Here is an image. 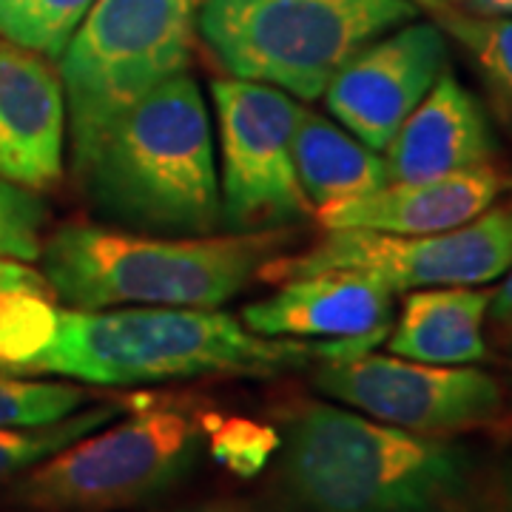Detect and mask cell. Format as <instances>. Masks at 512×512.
Masks as SVG:
<instances>
[{"mask_svg": "<svg viewBox=\"0 0 512 512\" xmlns=\"http://www.w3.org/2000/svg\"><path fill=\"white\" fill-rule=\"evenodd\" d=\"M419 12L416 0H202L197 26L225 72L316 100L345 60Z\"/></svg>", "mask_w": 512, "mask_h": 512, "instance_id": "5b68a950", "label": "cell"}, {"mask_svg": "<svg viewBox=\"0 0 512 512\" xmlns=\"http://www.w3.org/2000/svg\"><path fill=\"white\" fill-rule=\"evenodd\" d=\"M92 6L94 0H0V37L57 60Z\"/></svg>", "mask_w": 512, "mask_h": 512, "instance_id": "ffe728a7", "label": "cell"}, {"mask_svg": "<svg viewBox=\"0 0 512 512\" xmlns=\"http://www.w3.org/2000/svg\"><path fill=\"white\" fill-rule=\"evenodd\" d=\"M202 447V416L143 407L26 470L15 498L40 512L120 510L174 487L194 470Z\"/></svg>", "mask_w": 512, "mask_h": 512, "instance_id": "52a82bcc", "label": "cell"}, {"mask_svg": "<svg viewBox=\"0 0 512 512\" xmlns=\"http://www.w3.org/2000/svg\"><path fill=\"white\" fill-rule=\"evenodd\" d=\"M72 165L111 222L205 237L222 220L211 117L200 83L185 72L114 117Z\"/></svg>", "mask_w": 512, "mask_h": 512, "instance_id": "7a4b0ae2", "label": "cell"}, {"mask_svg": "<svg viewBox=\"0 0 512 512\" xmlns=\"http://www.w3.org/2000/svg\"><path fill=\"white\" fill-rule=\"evenodd\" d=\"M282 481L305 512H464L473 456L453 441L305 404L288 421Z\"/></svg>", "mask_w": 512, "mask_h": 512, "instance_id": "3957f363", "label": "cell"}, {"mask_svg": "<svg viewBox=\"0 0 512 512\" xmlns=\"http://www.w3.org/2000/svg\"><path fill=\"white\" fill-rule=\"evenodd\" d=\"M396 291L362 271H322L242 308V325L271 339H322L382 345L393 325Z\"/></svg>", "mask_w": 512, "mask_h": 512, "instance_id": "7c38bea8", "label": "cell"}, {"mask_svg": "<svg viewBox=\"0 0 512 512\" xmlns=\"http://www.w3.org/2000/svg\"><path fill=\"white\" fill-rule=\"evenodd\" d=\"M447 66L439 23H404L342 63L325 89L328 111L356 140L384 151Z\"/></svg>", "mask_w": 512, "mask_h": 512, "instance_id": "8fae6325", "label": "cell"}, {"mask_svg": "<svg viewBox=\"0 0 512 512\" xmlns=\"http://www.w3.org/2000/svg\"><path fill=\"white\" fill-rule=\"evenodd\" d=\"M416 3H419V6H430V9H433V6H456L458 0H416Z\"/></svg>", "mask_w": 512, "mask_h": 512, "instance_id": "4316f807", "label": "cell"}, {"mask_svg": "<svg viewBox=\"0 0 512 512\" xmlns=\"http://www.w3.org/2000/svg\"><path fill=\"white\" fill-rule=\"evenodd\" d=\"M123 410V402H103L43 427H0V481L23 476L26 470L60 453L63 447L111 424Z\"/></svg>", "mask_w": 512, "mask_h": 512, "instance_id": "d6986e66", "label": "cell"}, {"mask_svg": "<svg viewBox=\"0 0 512 512\" xmlns=\"http://www.w3.org/2000/svg\"><path fill=\"white\" fill-rule=\"evenodd\" d=\"M94 396L69 382H29L0 373V427H43L69 419Z\"/></svg>", "mask_w": 512, "mask_h": 512, "instance_id": "7402d4cb", "label": "cell"}, {"mask_svg": "<svg viewBox=\"0 0 512 512\" xmlns=\"http://www.w3.org/2000/svg\"><path fill=\"white\" fill-rule=\"evenodd\" d=\"M6 265H9V259H0V276L6 274Z\"/></svg>", "mask_w": 512, "mask_h": 512, "instance_id": "83f0119b", "label": "cell"}, {"mask_svg": "<svg viewBox=\"0 0 512 512\" xmlns=\"http://www.w3.org/2000/svg\"><path fill=\"white\" fill-rule=\"evenodd\" d=\"M490 311H493L498 325H510L512 328V265L507 268V279L501 282V288L490 296Z\"/></svg>", "mask_w": 512, "mask_h": 512, "instance_id": "cb8c5ba5", "label": "cell"}, {"mask_svg": "<svg viewBox=\"0 0 512 512\" xmlns=\"http://www.w3.org/2000/svg\"><path fill=\"white\" fill-rule=\"evenodd\" d=\"M441 32L456 37L473 57L504 123L512 126V18L470 15L453 6H433Z\"/></svg>", "mask_w": 512, "mask_h": 512, "instance_id": "ac0fdd59", "label": "cell"}, {"mask_svg": "<svg viewBox=\"0 0 512 512\" xmlns=\"http://www.w3.org/2000/svg\"><path fill=\"white\" fill-rule=\"evenodd\" d=\"M288 242L279 231L225 237H140L72 222L46 239L43 279L80 311L220 308Z\"/></svg>", "mask_w": 512, "mask_h": 512, "instance_id": "277c9868", "label": "cell"}, {"mask_svg": "<svg viewBox=\"0 0 512 512\" xmlns=\"http://www.w3.org/2000/svg\"><path fill=\"white\" fill-rule=\"evenodd\" d=\"M316 387L370 419L421 436L484 430L507 416L504 384L467 365L365 353L319 367Z\"/></svg>", "mask_w": 512, "mask_h": 512, "instance_id": "30bf717a", "label": "cell"}, {"mask_svg": "<svg viewBox=\"0 0 512 512\" xmlns=\"http://www.w3.org/2000/svg\"><path fill=\"white\" fill-rule=\"evenodd\" d=\"M46 205L32 188L0 177V259L32 262L43 251Z\"/></svg>", "mask_w": 512, "mask_h": 512, "instance_id": "603a6c76", "label": "cell"}, {"mask_svg": "<svg viewBox=\"0 0 512 512\" xmlns=\"http://www.w3.org/2000/svg\"><path fill=\"white\" fill-rule=\"evenodd\" d=\"M202 430L211 458L239 478L259 476L282 444L276 427L245 416L202 413Z\"/></svg>", "mask_w": 512, "mask_h": 512, "instance_id": "44dd1931", "label": "cell"}, {"mask_svg": "<svg viewBox=\"0 0 512 512\" xmlns=\"http://www.w3.org/2000/svg\"><path fill=\"white\" fill-rule=\"evenodd\" d=\"M222 148V220L239 231L274 228L311 214L293 134L302 106L276 86L254 80H214L211 86Z\"/></svg>", "mask_w": 512, "mask_h": 512, "instance_id": "9c48e42d", "label": "cell"}, {"mask_svg": "<svg viewBox=\"0 0 512 512\" xmlns=\"http://www.w3.org/2000/svg\"><path fill=\"white\" fill-rule=\"evenodd\" d=\"M293 160L311 208L353 200L390 183L379 151L367 148L333 120L305 109L293 134Z\"/></svg>", "mask_w": 512, "mask_h": 512, "instance_id": "e0dca14e", "label": "cell"}, {"mask_svg": "<svg viewBox=\"0 0 512 512\" xmlns=\"http://www.w3.org/2000/svg\"><path fill=\"white\" fill-rule=\"evenodd\" d=\"M510 185V174H501L493 165H478L421 183H387L362 197L316 208V217L328 231L441 234L490 211Z\"/></svg>", "mask_w": 512, "mask_h": 512, "instance_id": "5bb4252c", "label": "cell"}, {"mask_svg": "<svg viewBox=\"0 0 512 512\" xmlns=\"http://www.w3.org/2000/svg\"><path fill=\"white\" fill-rule=\"evenodd\" d=\"M464 12L487 15V18H512V0H458Z\"/></svg>", "mask_w": 512, "mask_h": 512, "instance_id": "d4e9b609", "label": "cell"}, {"mask_svg": "<svg viewBox=\"0 0 512 512\" xmlns=\"http://www.w3.org/2000/svg\"><path fill=\"white\" fill-rule=\"evenodd\" d=\"M66 97L60 74L0 37V177L43 191L63 177Z\"/></svg>", "mask_w": 512, "mask_h": 512, "instance_id": "4fadbf2b", "label": "cell"}, {"mask_svg": "<svg viewBox=\"0 0 512 512\" xmlns=\"http://www.w3.org/2000/svg\"><path fill=\"white\" fill-rule=\"evenodd\" d=\"M495 140L490 120L473 94L441 72L393 140L384 148L390 183H421L490 165Z\"/></svg>", "mask_w": 512, "mask_h": 512, "instance_id": "9a60e30c", "label": "cell"}, {"mask_svg": "<svg viewBox=\"0 0 512 512\" xmlns=\"http://www.w3.org/2000/svg\"><path fill=\"white\" fill-rule=\"evenodd\" d=\"M493 291L473 285L419 288L407 293L396 328L387 333L393 356L427 365H476L487 359L484 316Z\"/></svg>", "mask_w": 512, "mask_h": 512, "instance_id": "2e32d148", "label": "cell"}, {"mask_svg": "<svg viewBox=\"0 0 512 512\" xmlns=\"http://www.w3.org/2000/svg\"><path fill=\"white\" fill-rule=\"evenodd\" d=\"M501 512H512V458L501 478Z\"/></svg>", "mask_w": 512, "mask_h": 512, "instance_id": "484cf974", "label": "cell"}, {"mask_svg": "<svg viewBox=\"0 0 512 512\" xmlns=\"http://www.w3.org/2000/svg\"><path fill=\"white\" fill-rule=\"evenodd\" d=\"M197 0H94L63 49L72 160L140 97L188 69Z\"/></svg>", "mask_w": 512, "mask_h": 512, "instance_id": "8992f818", "label": "cell"}, {"mask_svg": "<svg viewBox=\"0 0 512 512\" xmlns=\"http://www.w3.org/2000/svg\"><path fill=\"white\" fill-rule=\"evenodd\" d=\"M365 342L271 339L217 308H106L60 311L52 345L35 373L100 387L174 382L197 376L268 379L313 362H348L370 353Z\"/></svg>", "mask_w": 512, "mask_h": 512, "instance_id": "6da1fadb", "label": "cell"}, {"mask_svg": "<svg viewBox=\"0 0 512 512\" xmlns=\"http://www.w3.org/2000/svg\"><path fill=\"white\" fill-rule=\"evenodd\" d=\"M512 265V211H484L467 225L441 234H376L328 231L313 248L296 256H274L259 276L288 282L322 271H362L393 291L444 285H487Z\"/></svg>", "mask_w": 512, "mask_h": 512, "instance_id": "ba28073f", "label": "cell"}]
</instances>
